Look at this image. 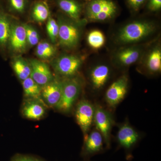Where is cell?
<instances>
[{"instance_id": "12", "label": "cell", "mask_w": 161, "mask_h": 161, "mask_svg": "<svg viewBox=\"0 0 161 161\" xmlns=\"http://www.w3.org/2000/svg\"><path fill=\"white\" fill-rule=\"evenodd\" d=\"M89 76L90 82L93 90L98 92L103 88L109 79L111 69L106 64H99L92 69Z\"/></svg>"}, {"instance_id": "27", "label": "cell", "mask_w": 161, "mask_h": 161, "mask_svg": "<svg viewBox=\"0 0 161 161\" xmlns=\"http://www.w3.org/2000/svg\"><path fill=\"white\" fill-rule=\"evenodd\" d=\"M24 25L28 45L32 47L37 45L40 42V36L36 30L30 24H24Z\"/></svg>"}, {"instance_id": "20", "label": "cell", "mask_w": 161, "mask_h": 161, "mask_svg": "<svg viewBox=\"0 0 161 161\" xmlns=\"http://www.w3.org/2000/svg\"><path fill=\"white\" fill-rule=\"evenodd\" d=\"M12 68L18 78L23 81L31 76V69L29 62L21 57H17L13 60Z\"/></svg>"}, {"instance_id": "26", "label": "cell", "mask_w": 161, "mask_h": 161, "mask_svg": "<svg viewBox=\"0 0 161 161\" xmlns=\"http://www.w3.org/2000/svg\"><path fill=\"white\" fill-rule=\"evenodd\" d=\"M9 11L21 14L25 11L27 7V0H6Z\"/></svg>"}, {"instance_id": "17", "label": "cell", "mask_w": 161, "mask_h": 161, "mask_svg": "<svg viewBox=\"0 0 161 161\" xmlns=\"http://www.w3.org/2000/svg\"><path fill=\"white\" fill-rule=\"evenodd\" d=\"M59 8L71 19L79 22L82 7L75 0H56Z\"/></svg>"}, {"instance_id": "8", "label": "cell", "mask_w": 161, "mask_h": 161, "mask_svg": "<svg viewBox=\"0 0 161 161\" xmlns=\"http://www.w3.org/2000/svg\"><path fill=\"white\" fill-rule=\"evenodd\" d=\"M28 43L24 24L12 23L8 46L10 50L16 53H23L26 51Z\"/></svg>"}, {"instance_id": "2", "label": "cell", "mask_w": 161, "mask_h": 161, "mask_svg": "<svg viewBox=\"0 0 161 161\" xmlns=\"http://www.w3.org/2000/svg\"><path fill=\"white\" fill-rule=\"evenodd\" d=\"M82 87V81L77 76L63 79L61 98L55 108L64 113L69 112L79 97Z\"/></svg>"}, {"instance_id": "15", "label": "cell", "mask_w": 161, "mask_h": 161, "mask_svg": "<svg viewBox=\"0 0 161 161\" xmlns=\"http://www.w3.org/2000/svg\"><path fill=\"white\" fill-rule=\"evenodd\" d=\"M104 139L100 132L95 129L85 136L84 151L87 155L100 152L103 148Z\"/></svg>"}, {"instance_id": "16", "label": "cell", "mask_w": 161, "mask_h": 161, "mask_svg": "<svg viewBox=\"0 0 161 161\" xmlns=\"http://www.w3.org/2000/svg\"><path fill=\"white\" fill-rule=\"evenodd\" d=\"M142 53V48L138 47H126L117 52L115 56L116 62L120 66H129L139 60Z\"/></svg>"}, {"instance_id": "30", "label": "cell", "mask_w": 161, "mask_h": 161, "mask_svg": "<svg viewBox=\"0 0 161 161\" xmlns=\"http://www.w3.org/2000/svg\"><path fill=\"white\" fill-rule=\"evenodd\" d=\"M146 0H128L130 6L135 10H138Z\"/></svg>"}, {"instance_id": "28", "label": "cell", "mask_w": 161, "mask_h": 161, "mask_svg": "<svg viewBox=\"0 0 161 161\" xmlns=\"http://www.w3.org/2000/svg\"><path fill=\"white\" fill-rule=\"evenodd\" d=\"M116 11L102 12L90 18V19L95 21H103L109 19L115 14Z\"/></svg>"}, {"instance_id": "13", "label": "cell", "mask_w": 161, "mask_h": 161, "mask_svg": "<svg viewBox=\"0 0 161 161\" xmlns=\"http://www.w3.org/2000/svg\"><path fill=\"white\" fill-rule=\"evenodd\" d=\"M12 20L11 16L4 9L0 2V52L5 53L8 46V40Z\"/></svg>"}, {"instance_id": "25", "label": "cell", "mask_w": 161, "mask_h": 161, "mask_svg": "<svg viewBox=\"0 0 161 161\" xmlns=\"http://www.w3.org/2000/svg\"><path fill=\"white\" fill-rule=\"evenodd\" d=\"M46 30L48 37L52 43H56L58 41L59 25L58 22L52 17L50 14L47 19Z\"/></svg>"}, {"instance_id": "24", "label": "cell", "mask_w": 161, "mask_h": 161, "mask_svg": "<svg viewBox=\"0 0 161 161\" xmlns=\"http://www.w3.org/2000/svg\"><path fill=\"white\" fill-rule=\"evenodd\" d=\"M88 43L92 48L98 49L103 46L105 43V37L102 32L97 30L92 31L87 37Z\"/></svg>"}, {"instance_id": "14", "label": "cell", "mask_w": 161, "mask_h": 161, "mask_svg": "<svg viewBox=\"0 0 161 161\" xmlns=\"http://www.w3.org/2000/svg\"><path fill=\"white\" fill-rule=\"evenodd\" d=\"M43 102L37 99H27L22 108L23 116L33 120H40L43 118L46 111Z\"/></svg>"}, {"instance_id": "21", "label": "cell", "mask_w": 161, "mask_h": 161, "mask_svg": "<svg viewBox=\"0 0 161 161\" xmlns=\"http://www.w3.org/2000/svg\"><path fill=\"white\" fill-rule=\"evenodd\" d=\"M22 82L23 92L27 99H37L43 101L41 98L42 87L38 85L30 77Z\"/></svg>"}, {"instance_id": "29", "label": "cell", "mask_w": 161, "mask_h": 161, "mask_svg": "<svg viewBox=\"0 0 161 161\" xmlns=\"http://www.w3.org/2000/svg\"><path fill=\"white\" fill-rule=\"evenodd\" d=\"M148 8L151 11H157L161 8V0H150Z\"/></svg>"}, {"instance_id": "7", "label": "cell", "mask_w": 161, "mask_h": 161, "mask_svg": "<svg viewBox=\"0 0 161 161\" xmlns=\"http://www.w3.org/2000/svg\"><path fill=\"white\" fill-rule=\"evenodd\" d=\"M95 112V105L86 99H81L76 107L75 117L84 136L89 133L94 124Z\"/></svg>"}, {"instance_id": "31", "label": "cell", "mask_w": 161, "mask_h": 161, "mask_svg": "<svg viewBox=\"0 0 161 161\" xmlns=\"http://www.w3.org/2000/svg\"><path fill=\"white\" fill-rule=\"evenodd\" d=\"M11 161H40L37 159L26 156L19 155L15 157Z\"/></svg>"}, {"instance_id": "19", "label": "cell", "mask_w": 161, "mask_h": 161, "mask_svg": "<svg viewBox=\"0 0 161 161\" xmlns=\"http://www.w3.org/2000/svg\"><path fill=\"white\" fill-rule=\"evenodd\" d=\"M145 68L151 75H156L161 72V50L159 47L153 48L147 55Z\"/></svg>"}, {"instance_id": "11", "label": "cell", "mask_w": 161, "mask_h": 161, "mask_svg": "<svg viewBox=\"0 0 161 161\" xmlns=\"http://www.w3.org/2000/svg\"><path fill=\"white\" fill-rule=\"evenodd\" d=\"M116 137L121 146L129 149L138 142L140 135L129 122H125L119 125Z\"/></svg>"}, {"instance_id": "9", "label": "cell", "mask_w": 161, "mask_h": 161, "mask_svg": "<svg viewBox=\"0 0 161 161\" xmlns=\"http://www.w3.org/2000/svg\"><path fill=\"white\" fill-rule=\"evenodd\" d=\"M63 80L54 78L51 81L42 87L41 98L50 107H54L60 101L62 94Z\"/></svg>"}, {"instance_id": "6", "label": "cell", "mask_w": 161, "mask_h": 161, "mask_svg": "<svg viewBox=\"0 0 161 161\" xmlns=\"http://www.w3.org/2000/svg\"><path fill=\"white\" fill-rule=\"evenodd\" d=\"M129 79L123 75L113 82L107 89L105 100L110 108H115L125 97L128 90Z\"/></svg>"}, {"instance_id": "22", "label": "cell", "mask_w": 161, "mask_h": 161, "mask_svg": "<svg viewBox=\"0 0 161 161\" xmlns=\"http://www.w3.org/2000/svg\"><path fill=\"white\" fill-rule=\"evenodd\" d=\"M50 14L47 4L43 1H38L32 7L31 16L32 19L38 23H43L47 20Z\"/></svg>"}, {"instance_id": "23", "label": "cell", "mask_w": 161, "mask_h": 161, "mask_svg": "<svg viewBox=\"0 0 161 161\" xmlns=\"http://www.w3.org/2000/svg\"><path fill=\"white\" fill-rule=\"evenodd\" d=\"M36 54L41 60H48L56 54L57 49L54 45L48 41H42L36 45Z\"/></svg>"}, {"instance_id": "4", "label": "cell", "mask_w": 161, "mask_h": 161, "mask_svg": "<svg viewBox=\"0 0 161 161\" xmlns=\"http://www.w3.org/2000/svg\"><path fill=\"white\" fill-rule=\"evenodd\" d=\"M82 64L81 58L74 55H62L53 63L55 72L64 78L76 76Z\"/></svg>"}, {"instance_id": "5", "label": "cell", "mask_w": 161, "mask_h": 161, "mask_svg": "<svg viewBox=\"0 0 161 161\" xmlns=\"http://www.w3.org/2000/svg\"><path fill=\"white\" fill-rule=\"evenodd\" d=\"M95 106L94 123L96 129L103 136L104 142L109 147L111 142V131L114 123L112 114L99 104Z\"/></svg>"}, {"instance_id": "1", "label": "cell", "mask_w": 161, "mask_h": 161, "mask_svg": "<svg viewBox=\"0 0 161 161\" xmlns=\"http://www.w3.org/2000/svg\"><path fill=\"white\" fill-rule=\"evenodd\" d=\"M155 28V25L151 22L134 21L121 28L117 35V40L124 44L139 42L152 34Z\"/></svg>"}, {"instance_id": "10", "label": "cell", "mask_w": 161, "mask_h": 161, "mask_svg": "<svg viewBox=\"0 0 161 161\" xmlns=\"http://www.w3.org/2000/svg\"><path fill=\"white\" fill-rule=\"evenodd\" d=\"M31 69L30 77L43 87L54 78L48 65L43 61L32 59L29 62Z\"/></svg>"}, {"instance_id": "3", "label": "cell", "mask_w": 161, "mask_h": 161, "mask_svg": "<svg viewBox=\"0 0 161 161\" xmlns=\"http://www.w3.org/2000/svg\"><path fill=\"white\" fill-rule=\"evenodd\" d=\"M59 25L58 41L61 46L67 48L75 47L78 43L80 36L78 22L71 19L59 17L57 21Z\"/></svg>"}, {"instance_id": "18", "label": "cell", "mask_w": 161, "mask_h": 161, "mask_svg": "<svg viewBox=\"0 0 161 161\" xmlns=\"http://www.w3.org/2000/svg\"><path fill=\"white\" fill-rule=\"evenodd\" d=\"M116 11L115 3L110 0H93L87 8L89 19L102 12Z\"/></svg>"}]
</instances>
